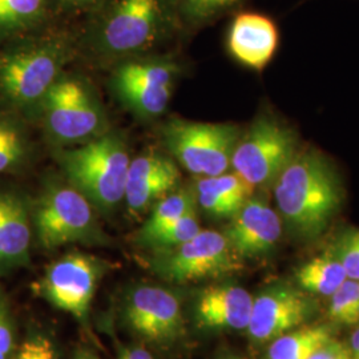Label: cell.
I'll list each match as a JSON object with an SVG mask.
<instances>
[{"mask_svg": "<svg viewBox=\"0 0 359 359\" xmlns=\"http://www.w3.org/2000/svg\"><path fill=\"white\" fill-rule=\"evenodd\" d=\"M271 187L283 225L304 241L322 236L344 201L337 167L314 147H301Z\"/></svg>", "mask_w": 359, "mask_h": 359, "instance_id": "obj_1", "label": "cell"}, {"mask_svg": "<svg viewBox=\"0 0 359 359\" xmlns=\"http://www.w3.org/2000/svg\"><path fill=\"white\" fill-rule=\"evenodd\" d=\"M68 182L90 204L112 210L124 200L130 157L127 142L116 132L57 152Z\"/></svg>", "mask_w": 359, "mask_h": 359, "instance_id": "obj_2", "label": "cell"}, {"mask_svg": "<svg viewBox=\"0 0 359 359\" xmlns=\"http://www.w3.org/2000/svg\"><path fill=\"white\" fill-rule=\"evenodd\" d=\"M299 148L294 129L273 114H259L238 139L231 168L253 189L269 188Z\"/></svg>", "mask_w": 359, "mask_h": 359, "instance_id": "obj_3", "label": "cell"}, {"mask_svg": "<svg viewBox=\"0 0 359 359\" xmlns=\"http://www.w3.org/2000/svg\"><path fill=\"white\" fill-rule=\"evenodd\" d=\"M243 129L231 123L169 120L163 140L181 167L197 177L219 176L231 169V156Z\"/></svg>", "mask_w": 359, "mask_h": 359, "instance_id": "obj_4", "label": "cell"}, {"mask_svg": "<svg viewBox=\"0 0 359 359\" xmlns=\"http://www.w3.org/2000/svg\"><path fill=\"white\" fill-rule=\"evenodd\" d=\"M40 105L47 135L62 145L84 144L108 130L102 104L80 79L60 77Z\"/></svg>", "mask_w": 359, "mask_h": 359, "instance_id": "obj_5", "label": "cell"}, {"mask_svg": "<svg viewBox=\"0 0 359 359\" xmlns=\"http://www.w3.org/2000/svg\"><path fill=\"white\" fill-rule=\"evenodd\" d=\"M34 224L44 249L102 241L92 204L71 184L55 182L46 188L35 206Z\"/></svg>", "mask_w": 359, "mask_h": 359, "instance_id": "obj_6", "label": "cell"}, {"mask_svg": "<svg viewBox=\"0 0 359 359\" xmlns=\"http://www.w3.org/2000/svg\"><path fill=\"white\" fill-rule=\"evenodd\" d=\"M67 60L68 53L57 43L7 53L0 59V92L16 107L40 104L60 79Z\"/></svg>", "mask_w": 359, "mask_h": 359, "instance_id": "obj_7", "label": "cell"}, {"mask_svg": "<svg viewBox=\"0 0 359 359\" xmlns=\"http://www.w3.org/2000/svg\"><path fill=\"white\" fill-rule=\"evenodd\" d=\"M158 252L156 269L173 283L219 278L243 268L225 234L216 231L201 229L192 240Z\"/></svg>", "mask_w": 359, "mask_h": 359, "instance_id": "obj_8", "label": "cell"}, {"mask_svg": "<svg viewBox=\"0 0 359 359\" xmlns=\"http://www.w3.org/2000/svg\"><path fill=\"white\" fill-rule=\"evenodd\" d=\"M103 270L99 258L69 253L46 269L43 277L34 283L35 293L52 306L84 321Z\"/></svg>", "mask_w": 359, "mask_h": 359, "instance_id": "obj_9", "label": "cell"}, {"mask_svg": "<svg viewBox=\"0 0 359 359\" xmlns=\"http://www.w3.org/2000/svg\"><path fill=\"white\" fill-rule=\"evenodd\" d=\"M176 74L177 67L169 62H129L116 69L112 86L130 111L154 118L167 111Z\"/></svg>", "mask_w": 359, "mask_h": 359, "instance_id": "obj_10", "label": "cell"}, {"mask_svg": "<svg viewBox=\"0 0 359 359\" xmlns=\"http://www.w3.org/2000/svg\"><path fill=\"white\" fill-rule=\"evenodd\" d=\"M311 301L289 285H277L253 298L246 332L255 342H271L302 326L311 314Z\"/></svg>", "mask_w": 359, "mask_h": 359, "instance_id": "obj_11", "label": "cell"}, {"mask_svg": "<svg viewBox=\"0 0 359 359\" xmlns=\"http://www.w3.org/2000/svg\"><path fill=\"white\" fill-rule=\"evenodd\" d=\"M158 22V0H118L104 22L102 48L112 55L142 51L154 41Z\"/></svg>", "mask_w": 359, "mask_h": 359, "instance_id": "obj_12", "label": "cell"}, {"mask_svg": "<svg viewBox=\"0 0 359 359\" xmlns=\"http://www.w3.org/2000/svg\"><path fill=\"white\" fill-rule=\"evenodd\" d=\"M283 226L278 212L268 200L261 194H253L231 218L224 234L237 256L250 259L266 256L277 248Z\"/></svg>", "mask_w": 359, "mask_h": 359, "instance_id": "obj_13", "label": "cell"}, {"mask_svg": "<svg viewBox=\"0 0 359 359\" xmlns=\"http://www.w3.org/2000/svg\"><path fill=\"white\" fill-rule=\"evenodd\" d=\"M127 320L135 332L158 344L170 342L182 332L179 298L161 287L136 289L127 304Z\"/></svg>", "mask_w": 359, "mask_h": 359, "instance_id": "obj_14", "label": "cell"}, {"mask_svg": "<svg viewBox=\"0 0 359 359\" xmlns=\"http://www.w3.org/2000/svg\"><path fill=\"white\" fill-rule=\"evenodd\" d=\"M180 170L176 163L163 154L137 156L130 160L124 200L129 212L142 215L156 203L180 187Z\"/></svg>", "mask_w": 359, "mask_h": 359, "instance_id": "obj_15", "label": "cell"}, {"mask_svg": "<svg viewBox=\"0 0 359 359\" xmlns=\"http://www.w3.org/2000/svg\"><path fill=\"white\" fill-rule=\"evenodd\" d=\"M278 40V29L270 18L261 13H243L231 22L228 48L237 62L261 71L273 59Z\"/></svg>", "mask_w": 359, "mask_h": 359, "instance_id": "obj_16", "label": "cell"}, {"mask_svg": "<svg viewBox=\"0 0 359 359\" xmlns=\"http://www.w3.org/2000/svg\"><path fill=\"white\" fill-rule=\"evenodd\" d=\"M253 308V297L233 285L205 287L196 304V320L208 330H246Z\"/></svg>", "mask_w": 359, "mask_h": 359, "instance_id": "obj_17", "label": "cell"}, {"mask_svg": "<svg viewBox=\"0 0 359 359\" xmlns=\"http://www.w3.org/2000/svg\"><path fill=\"white\" fill-rule=\"evenodd\" d=\"M31 224L18 196L0 192V273L26 265L29 259Z\"/></svg>", "mask_w": 359, "mask_h": 359, "instance_id": "obj_18", "label": "cell"}, {"mask_svg": "<svg viewBox=\"0 0 359 359\" xmlns=\"http://www.w3.org/2000/svg\"><path fill=\"white\" fill-rule=\"evenodd\" d=\"M198 206L215 218H231L255 194V189L234 172L198 177L194 184Z\"/></svg>", "mask_w": 359, "mask_h": 359, "instance_id": "obj_19", "label": "cell"}, {"mask_svg": "<svg viewBox=\"0 0 359 359\" xmlns=\"http://www.w3.org/2000/svg\"><path fill=\"white\" fill-rule=\"evenodd\" d=\"M298 285L311 294L332 297L334 292L347 280L346 271L341 262L327 250L299 266L295 273Z\"/></svg>", "mask_w": 359, "mask_h": 359, "instance_id": "obj_20", "label": "cell"}, {"mask_svg": "<svg viewBox=\"0 0 359 359\" xmlns=\"http://www.w3.org/2000/svg\"><path fill=\"white\" fill-rule=\"evenodd\" d=\"M332 339V332L327 326H299L273 339L266 359H308L314 350Z\"/></svg>", "mask_w": 359, "mask_h": 359, "instance_id": "obj_21", "label": "cell"}, {"mask_svg": "<svg viewBox=\"0 0 359 359\" xmlns=\"http://www.w3.org/2000/svg\"><path fill=\"white\" fill-rule=\"evenodd\" d=\"M196 196L189 189H177L169 193L164 198L154 204L152 212L145 224L139 231L137 241L144 245L157 231H163L164 228L177 221L179 218L196 210Z\"/></svg>", "mask_w": 359, "mask_h": 359, "instance_id": "obj_22", "label": "cell"}, {"mask_svg": "<svg viewBox=\"0 0 359 359\" xmlns=\"http://www.w3.org/2000/svg\"><path fill=\"white\" fill-rule=\"evenodd\" d=\"M28 142L22 126L11 116L0 115V173L23 164Z\"/></svg>", "mask_w": 359, "mask_h": 359, "instance_id": "obj_23", "label": "cell"}, {"mask_svg": "<svg viewBox=\"0 0 359 359\" xmlns=\"http://www.w3.org/2000/svg\"><path fill=\"white\" fill-rule=\"evenodd\" d=\"M46 0H0V31L16 32L43 16Z\"/></svg>", "mask_w": 359, "mask_h": 359, "instance_id": "obj_24", "label": "cell"}, {"mask_svg": "<svg viewBox=\"0 0 359 359\" xmlns=\"http://www.w3.org/2000/svg\"><path fill=\"white\" fill-rule=\"evenodd\" d=\"M201 231L196 210L179 218L163 231H157L149 240L144 243V246H151L156 250H165L184 244Z\"/></svg>", "mask_w": 359, "mask_h": 359, "instance_id": "obj_25", "label": "cell"}, {"mask_svg": "<svg viewBox=\"0 0 359 359\" xmlns=\"http://www.w3.org/2000/svg\"><path fill=\"white\" fill-rule=\"evenodd\" d=\"M330 318L339 323L355 325L359 322V281L347 278L330 297Z\"/></svg>", "mask_w": 359, "mask_h": 359, "instance_id": "obj_26", "label": "cell"}, {"mask_svg": "<svg viewBox=\"0 0 359 359\" xmlns=\"http://www.w3.org/2000/svg\"><path fill=\"white\" fill-rule=\"evenodd\" d=\"M244 0H179L181 13L194 26L209 23L237 8Z\"/></svg>", "mask_w": 359, "mask_h": 359, "instance_id": "obj_27", "label": "cell"}, {"mask_svg": "<svg viewBox=\"0 0 359 359\" xmlns=\"http://www.w3.org/2000/svg\"><path fill=\"white\" fill-rule=\"evenodd\" d=\"M329 252L341 262L347 278L359 281V229H345L334 240Z\"/></svg>", "mask_w": 359, "mask_h": 359, "instance_id": "obj_28", "label": "cell"}, {"mask_svg": "<svg viewBox=\"0 0 359 359\" xmlns=\"http://www.w3.org/2000/svg\"><path fill=\"white\" fill-rule=\"evenodd\" d=\"M15 351V330L8 301L0 290V359H11Z\"/></svg>", "mask_w": 359, "mask_h": 359, "instance_id": "obj_29", "label": "cell"}, {"mask_svg": "<svg viewBox=\"0 0 359 359\" xmlns=\"http://www.w3.org/2000/svg\"><path fill=\"white\" fill-rule=\"evenodd\" d=\"M11 359H56L55 347L47 337L34 335L13 351Z\"/></svg>", "mask_w": 359, "mask_h": 359, "instance_id": "obj_30", "label": "cell"}, {"mask_svg": "<svg viewBox=\"0 0 359 359\" xmlns=\"http://www.w3.org/2000/svg\"><path fill=\"white\" fill-rule=\"evenodd\" d=\"M350 351L342 344L332 339L330 342L325 344L323 346L314 350L308 359H348Z\"/></svg>", "mask_w": 359, "mask_h": 359, "instance_id": "obj_31", "label": "cell"}, {"mask_svg": "<svg viewBox=\"0 0 359 359\" xmlns=\"http://www.w3.org/2000/svg\"><path fill=\"white\" fill-rule=\"evenodd\" d=\"M117 359H154L145 348L133 347L126 350Z\"/></svg>", "mask_w": 359, "mask_h": 359, "instance_id": "obj_32", "label": "cell"}, {"mask_svg": "<svg viewBox=\"0 0 359 359\" xmlns=\"http://www.w3.org/2000/svg\"><path fill=\"white\" fill-rule=\"evenodd\" d=\"M350 357L351 359H359V327L351 334V345H350Z\"/></svg>", "mask_w": 359, "mask_h": 359, "instance_id": "obj_33", "label": "cell"}, {"mask_svg": "<svg viewBox=\"0 0 359 359\" xmlns=\"http://www.w3.org/2000/svg\"><path fill=\"white\" fill-rule=\"evenodd\" d=\"M74 359H99L96 355H93L92 353L88 351H79L76 354V357Z\"/></svg>", "mask_w": 359, "mask_h": 359, "instance_id": "obj_34", "label": "cell"}, {"mask_svg": "<svg viewBox=\"0 0 359 359\" xmlns=\"http://www.w3.org/2000/svg\"><path fill=\"white\" fill-rule=\"evenodd\" d=\"M68 3H72V4H86V3H92L95 0H65Z\"/></svg>", "mask_w": 359, "mask_h": 359, "instance_id": "obj_35", "label": "cell"}, {"mask_svg": "<svg viewBox=\"0 0 359 359\" xmlns=\"http://www.w3.org/2000/svg\"><path fill=\"white\" fill-rule=\"evenodd\" d=\"M221 359H244V358H241V357H236V355H229V357H225V358H221Z\"/></svg>", "mask_w": 359, "mask_h": 359, "instance_id": "obj_36", "label": "cell"}, {"mask_svg": "<svg viewBox=\"0 0 359 359\" xmlns=\"http://www.w3.org/2000/svg\"><path fill=\"white\" fill-rule=\"evenodd\" d=\"M348 359H351V357H350V358H348Z\"/></svg>", "mask_w": 359, "mask_h": 359, "instance_id": "obj_37", "label": "cell"}]
</instances>
